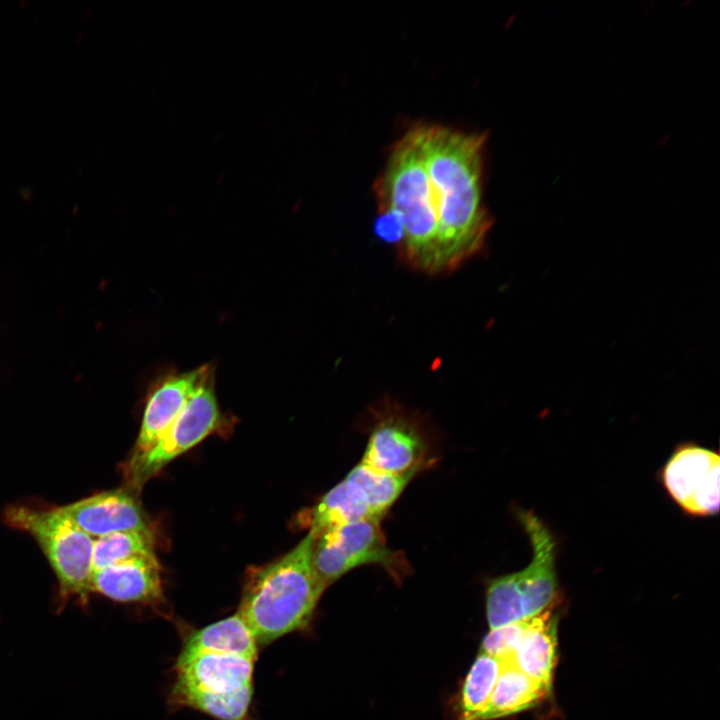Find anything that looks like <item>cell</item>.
<instances>
[{
    "instance_id": "6da1fadb",
    "label": "cell",
    "mask_w": 720,
    "mask_h": 720,
    "mask_svg": "<svg viewBox=\"0 0 720 720\" xmlns=\"http://www.w3.org/2000/svg\"><path fill=\"white\" fill-rule=\"evenodd\" d=\"M431 182L441 194L452 244L466 263L482 249L490 220L482 201L485 136L442 125H417Z\"/></svg>"
},
{
    "instance_id": "7a4b0ae2",
    "label": "cell",
    "mask_w": 720,
    "mask_h": 720,
    "mask_svg": "<svg viewBox=\"0 0 720 720\" xmlns=\"http://www.w3.org/2000/svg\"><path fill=\"white\" fill-rule=\"evenodd\" d=\"M315 533L249 577L237 613L257 644L265 645L304 628L327 588L312 563Z\"/></svg>"
},
{
    "instance_id": "3957f363",
    "label": "cell",
    "mask_w": 720,
    "mask_h": 720,
    "mask_svg": "<svg viewBox=\"0 0 720 720\" xmlns=\"http://www.w3.org/2000/svg\"><path fill=\"white\" fill-rule=\"evenodd\" d=\"M255 661L229 651L182 648L172 696L218 720H247Z\"/></svg>"
},
{
    "instance_id": "277c9868",
    "label": "cell",
    "mask_w": 720,
    "mask_h": 720,
    "mask_svg": "<svg viewBox=\"0 0 720 720\" xmlns=\"http://www.w3.org/2000/svg\"><path fill=\"white\" fill-rule=\"evenodd\" d=\"M519 519L530 539L533 557L525 568L489 583L486 613L490 629L541 614L550 608L557 593L552 534L531 511L519 512Z\"/></svg>"
},
{
    "instance_id": "5b68a950",
    "label": "cell",
    "mask_w": 720,
    "mask_h": 720,
    "mask_svg": "<svg viewBox=\"0 0 720 720\" xmlns=\"http://www.w3.org/2000/svg\"><path fill=\"white\" fill-rule=\"evenodd\" d=\"M6 524L30 534L53 569L63 596L85 598L90 591L94 538L60 509L11 505L3 513Z\"/></svg>"
},
{
    "instance_id": "8992f818",
    "label": "cell",
    "mask_w": 720,
    "mask_h": 720,
    "mask_svg": "<svg viewBox=\"0 0 720 720\" xmlns=\"http://www.w3.org/2000/svg\"><path fill=\"white\" fill-rule=\"evenodd\" d=\"M215 370V365L211 363L195 392L159 440L142 455L130 458L126 474L132 488H140L222 423L215 393Z\"/></svg>"
},
{
    "instance_id": "52a82bcc",
    "label": "cell",
    "mask_w": 720,
    "mask_h": 720,
    "mask_svg": "<svg viewBox=\"0 0 720 720\" xmlns=\"http://www.w3.org/2000/svg\"><path fill=\"white\" fill-rule=\"evenodd\" d=\"M312 563L326 587L363 565H381L393 574L406 568L400 555L388 548L379 519L361 520L315 533Z\"/></svg>"
},
{
    "instance_id": "ba28073f",
    "label": "cell",
    "mask_w": 720,
    "mask_h": 720,
    "mask_svg": "<svg viewBox=\"0 0 720 720\" xmlns=\"http://www.w3.org/2000/svg\"><path fill=\"white\" fill-rule=\"evenodd\" d=\"M720 457L698 446L677 450L667 462L663 482L670 496L686 512L712 515L720 504Z\"/></svg>"
},
{
    "instance_id": "9c48e42d",
    "label": "cell",
    "mask_w": 720,
    "mask_h": 720,
    "mask_svg": "<svg viewBox=\"0 0 720 720\" xmlns=\"http://www.w3.org/2000/svg\"><path fill=\"white\" fill-rule=\"evenodd\" d=\"M422 432L407 416L382 417L372 430L360 463L388 474L418 472L425 465Z\"/></svg>"
},
{
    "instance_id": "30bf717a",
    "label": "cell",
    "mask_w": 720,
    "mask_h": 720,
    "mask_svg": "<svg viewBox=\"0 0 720 720\" xmlns=\"http://www.w3.org/2000/svg\"><path fill=\"white\" fill-rule=\"evenodd\" d=\"M210 364L183 372L172 370L152 385L131 458L148 451L165 433L197 389Z\"/></svg>"
},
{
    "instance_id": "8fae6325",
    "label": "cell",
    "mask_w": 720,
    "mask_h": 720,
    "mask_svg": "<svg viewBox=\"0 0 720 720\" xmlns=\"http://www.w3.org/2000/svg\"><path fill=\"white\" fill-rule=\"evenodd\" d=\"M60 509L94 539L114 532L151 529L140 503L127 489L103 491Z\"/></svg>"
},
{
    "instance_id": "7c38bea8",
    "label": "cell",
    "mask_w": 720,
    "mask_h": 720,
    "mask_svg": "<svg viewBox=\"0 0 720 720\" xmlns=\"http://www.w3.org/2000/svg\"><path fill=\"white\" fill-rule=\"evenodd\" d=\"M90 591L119 602L159 601L163 594L160 564L156 556L141 557L93 571Z\"/></svg>"
},
{
    "instance_id": "4fadbf2b",
    "label": "cell",
    "mask_w": 720,
    "mask_h": 720,
    "mask_svg": "<svg viewBox=\"0 0 720 720\" xmlns=\"http://www.w3.org/2000/svg\"><path fill=\"white\" fill-rule=\"evenodd\" d=\"M557 626L558 616L551 609L531 618L509 661L551 690L557 659Z\"/></svg>"
},
{
    "instance_id": "5bb4252c",
    "label": "cell",
    "mask_w": 720,
    "mask_h": 720,
    "mask_svg": "<svg viewBox=\"0 0 720 720\" xmlns=\"http://www.w3.org/2000/svg\"><path fill=\"white\" fill-rule=\"evenodd\" d=\"M366 519L379 518L361 485L349 474L298 518L302 526L315 533Z\"/></svg>"
},
{
    "instance_id": "9a60e30c",
    "label": "cell",
    "mask_w": 720,
    "mask_h": 720,
    "mask_svg": "<svg viewBox=\"0 0 720 720\" xmlns=\"http://www.w3.org/2000/svg\"><path fill=\"white\" fill-rule=\"evenodd\" d=\"M551 689L538 683L512 663L503 667L491 696L476 720H492L530 709L551 695Z\"/></svg>"
},
{
    "instance_id": "2e32d148",
    "label": "cell",
    "mask_w": 720,
    "mask_h": 720,
    "mask_svg": "<svg viewBox=\"0 0 720 720\" xmlns=\"http://www.w3.org/2000/svg\"><path fill=\"white\" fill-rule=\"evenodd\" d=\"M257 642L238 613L194 631L184 643L188 650H220L257 658Z\"/></svg>"
},
{
    "instance_id": "e0dca14e",
    "label": "cell",
    "mask_w": 720,
    "mask_h": 720,
    "mask_svg": "<svg viewBox=\"0 0 720 720\" xmlns=\"http://www.w3.org/2000/svg\"><path fill=\"white\" fill-rule=\"evenodd\" d=\"M154 547L151 529L120 531L101 536L94 539L92 569L96 571L127 560L156 556Z\"/></svg>"
},
{
    "instance_id": "ac0fdd59",
    "label": "cell",
    "mask_w": 720,
    "mask_h": 720,
    "mask_svg": "<svg viewBox=\"0 0 720 720\" xmlns=\"http://www.w3.org/2000/svg\"><path fill=\"white\" fill-rule=\"evenodd\" d=\"M502 667L500 659L479 653L462 687L460 720H476L491 696Z\"/></svg>"
},
{
    "instance_id": "d6986e66",
    "label": "cell",
    "mask_w": 720,
    "mask_h": 720,
    "mask_svg": "<svg viewBox=\"0 0 720 720\" xmlns=\"http://www.w3.org/2000/svg\"><path fill=\"white\" fill-rule=\"evenodd\" d=\"M416 473L388 474L359 463L348 474L361 485L374 515L381 519Z\"/></svg>"
},
{
    "instance_id": "ffe728a7",
    "label": "cell",
    "mask_w": 720,
    "mask_h": 720,
    "mask_svg": "<svg viewBox=\"0 0 720 720\" xmlns=\"http://www.w3.org/2000/svg\"><path fill=\"white\" fill-rule=\"evenodd\" d=\"M530 619L490 629L484 637L480 653L509 662Z\"/></svg>"
}]
</instances>
